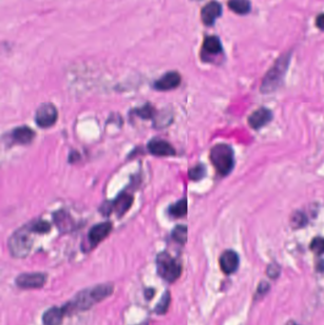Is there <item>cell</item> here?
Returning a JSON list of instances; mask_svg holds the SVG:
<instances>
[{
  "label": "cell",
  "mask_w": 324,
  "mask_h": 325,
  "mask_svg": "<svg viewBox=\"0 0 324 325\" xmlns=\"http://www.w3.org/2000/svg\"><path fill=\"white\" fill-rule=\"evenodd\" d=\"M113 292V285L109 284H99L92 288L79 292L73 300L64 306L67 313L72 311H85L92 307L95 303L105 300Z\"/></svg>",
  "instance_id": "6da1fadb"
},
{
  "label": "cell",
  "mask_w": 324,
  "mask_h": 325,
  "mask_svg": "<svg viewBox=\"0 0 324 325\" xmlns=\"http://www.w3.org/2000/svg\"><path fill=\"white\" fill-rule=\"evenodd\" d=\"M289 61L290 54H284L276 61L274 66L269 70L263 80L261 87L262 92L269 93L274 92L279 88L283 82V77L289 65Z\"/></svg>",
  "instance_id": "7a4b0ae2"
},
{
  "label": "cell",
  "mask_w": 324,
  "mask_h": 325,
  "mask_svg": "<svg viewBox=\"0 0 324 325\" xmlns=\"http://www.w3.org/2000/svg\"><path fill=\"white\" fill-rule=\"evenodd\" d=\"M34 233L30 225L17 230L10 238L8 242L9 250L15 258H24L33 246L31 234Z\"/></svg>",
  "instance_id": "3957f363"
},
{
  "label": "cell",
  "mask_w": 324,
  "mask_h": 325,
  "mask_svg": "<svg viewBox=\"0 0 324 325\" xmlns=\"http://www.w3.org/2000/svg\"><path fill=\"white\" fill-rule=\"evenodd\" d=\"M210 160L221 175H227L234 167L233 150L225 144L216 145L210 150Z\"/></svg>",
  "instance_id": "277c9868"
},
{
  "label": "cell",
  "mask_w": 324,
  "mask_h": 325,
  "mask_svg": "<svg viewBox=\"0 0 324 325\" xmlns=\"http://www.w3.org/2000/svg\"><path fill=\"white\" fill-rule=\"evenodd\" d=\"M156 266L159 276L168 283H173L182 274L181 263L167 252L158 254Z\"/></svg>",
  "instance_id": "5b68a950"
},
{
  "label": "cell",
  "mask_w": 324,
  "mask_h": 325,
  "mask_svg": "<svg viewBox=\"0 0 324 325\" xmlns=\"http://www.w3.org/2000/svg\"><path fill=\"white\" fill-rule=\"evenodd\" d=\"M57 117L58 112L56 108L50 103H44L36 110L35 122L42 128H47L55 124Z\"/></svg>",
  "instance_id": "8992f818"
},
{
  "label": "cell",
  "mask_w": 324,
  "mask_h": 325,
  "mask_svg": "<svg viewBox=\"0 0 324 325\" xmlns=\"http://www.w3.org/2000/svg\"><path fill=\"white\" fill-rule=\"evenodd\" d=\"M46 279L43 273H23L17 277L16 283L22 289H38L44 286Z\"/></svg>",
  "instance_id": "52a82bcc"
},
{
  "label": "cell",
  "mask_w": 324,
  "mask_h": 325,
  "mask_svg": "<svg viewBox=\"0 0 324 325\" xmlns=\"http://www.w3.org/2000/svg\"><path fill=\"white\" fill-rule=\"evenodd\" d=\"M112 227L113 226L110 222L97 224V225L92 226L88 234V240H89V243H90V247L93 248L97 244H99L103 240H105L111 232Z\"/></svg>",
  "instance_id": "ba28073f"
},
{
  "label": "cell",
  "mask_w": 324,
  "mask_h": 325,
  "mask_svg": "<svg viewBox=\"0 0 324 325\" xmlns=\"http://www.w3.org/2000/svg\"><path fill=\"white\" fill-rule=\"evenodd\" d=\"M133 202V197L132 195L126 194V193H123L113 203L108 204V206L106 204V208H102V210L104 209L107 214L110 213L112 210H114L118 216H123L125 212L129 209V208L132 207Z\"/></svg>",
  "instance_id": "9c48e42d"
},
{
  "label": "cell",
  "mask_w": 324,
  "mask_h": 325,
  "mask_svg": "<svg viewBox=\"0 0 324 325\" xmlns=\"http://www.w3.org/2000/svg\"><path fill=\"white\" fill-rule=\"evenodd\" d=\"M223 12L222 5L217 1H210L202 9L201 18L203 23L206 26H212L218 17H221Z\"/></svg>",
  "instance_id": "30bf717a"
},
{
  "label": "cell",
  "mask_w": 324,
  "mask_h": 325,
  "mask_svg": "<svg viewBox=\"0 0 324 325\" xmlns=\"http://www.w3.org/2000/svg\"><path fill=\"white\" fill-rule=\"evenodd\" d=\"M181 75L177 72H169L163 75L154 83V89L160 92L170 91L181 84Z\"/></svg>",
  "instance_id": "8fae6325"
},
{
  "label": "cell",
  "mask_w": 324,
  "mask_h": 325,
  "mask_svg": "<svg viewBox=\"0 0 324 325\" xmlns=\"http://www.w3.org/2000/svg\"><path fill=\"white\" fill-rule=\"evenodd\" d=\"M148 150L155 156L167 157L174 156L176 151L168 142L162 139H152L148 144Z\"/></svg>",
  "instance_id": "7c38bea8"
},
{
  "label": "cell",
  "mask_w": 324,
  "mask_h": 325,
  "mask_svg": "<svg viewBox=\"0 0 324 325\" xmlns=\"http://www.w3.org/2000/svg\"><path fill=\"white\" fill-rule=\"evenodd\" d=\"M220 267L223 272L229 275L234 273L239 267V256L236 252L226 250L220 258Z\"/></svg>",
  "instance_id": "4fadbf2b"
},
{
  "label": "cell",
  "mask_w": 324,
  "mask_h": 325,
  "mask_svg": "<svg viewBox=\"0 0 324 325\" xmlns=\"http://www.w3.org/2000/svg\"><path fill=\"white\" fill-rule=\"evenodd\" d=\"M272 112L267 108H258L248 117V124L252 128L258 129L272 120Z\"/></svg>",
  "instance_id": "5bb4252c"
},
{
  "label": "cell",
  "mask_w": 324,
  "mask_h": 325,
  "mask_svg": "<svg viewBox=\"0 0 324 325\" xmlns=\"http://www.w3.org/2000/svg\"><path fill=\"white\" fill-rule=\"evenodd\" d=\"M12 140L16 144H21V145H27L30 144L35 137V134L32 128H30L27 125L18 126L15 128L12 134H11Z\"/></svg>",
  "instance_id": "9a60e30c"
},
{
  "label": "cell",
  "mask_w": 324,
  "mask_h": 325,
  "mask_svg": "<svg viewBox=\"0 0 324 325\" xmlns=\"http://www.w3.org/2000/svg\"><path fill=\"white\" fill-rule=\"evenodd\" d=\"M66 314V311L64 307H51L48 309L43 317L42 320L44 325H61L63 322V317Z\"/></svg>",
  "instance_id": "2e32d148"
},
{
  "label": "cell",
  "mask_w": 324,
  "mask_h": 325,
  "mask_svg": "<svg viewBox=\"0 0 324 325\" xmlns=\"http://www.w3.org/2000/svg\"><path fill=\"white\" fill-rule=\"evenodd\" d=\"M203 50L208 54H218L223 50L222 43L216 36H208L203 43Z\"/></svg>",
  "instance_id": "e0dca14e"
},
{
  "label": "cell",
  "mask_w": 324,
  "mask_h": 325,
  "mask_svg": "<svg viewBox=\"0 0 324 325\" xmlns=\"http://www.w3.org/2000/svg\"><path fill=\"white\" fill-rule=\"evenodd\" d=\"M228 7L238 15H246L251 10L249 0H229Z\"/></svg>",
  "instance_id": "ac0fdd59"
},
{
  "label": "cell",
  "mask_w": 324,
  "mask_h": 325,
  "mask_svg": "<svg viewBox=\"0 0 324 325\" xmlns=\"http://www.w3.org/2000/svg\"><path fill=\"white\" fill-rule=\"evenodd\" d=\"M169 215L174 218H181L187 213V200L183 198L182 200L177 202L174 205H172L168 209Z\"/></svg>",
  "instance_id": "d6986e66"
},
{
  "label": "cell",
  "mask_w": 324,
  "mask_h": 325,
  "mask_svg": "<svg viewBox=\"0 0 324 325\" xmlns=\"http://www.w3.org/2000/svg\"><path fill=\"white\" fill-rule=\"evenodd\" d=\"M172 239L178 243L183 244L187 241V226L177 225L172 231Z\"/></svg>",
  "instance_id": "ffe728a7"
},
{
  "label": "cell",
  "mask_w": 324,
  "mask_h": 325,
  "mask_svg": "<svg viewBox=\"0 0 324 325\" xmlns=\"http://www.w3.org/2000/svg\"><path fill=\"white\" fill-rule=\"evenodd\" d=\"M170 300H171L170 293H169V291L165 292L164 295L162 296V299L160 300L158 304L156 305V307L154 309L155 313L158 314V315L166 314L167 310H168L169 305H170Z\"/></svg>",
  "instance_id": "44dd1931"
},
{
  "label": "cell",
  "mask_w": 324,
  "mask_h": 325,
  "mask_svg": "<svg viewBox=\"0 0 324 325\" xmlns=\"http://www.w3.org/2000/svg\"><path fill=\"white\" fill-rule=\"evenodd\" d=\"M135 113L143 119H152L155 115V108H153L150 104H147L142 108H136Z\"/></svg>",
  "instance_id": "7402d4cb"
},
{
  "label": "cell",
  "mask_w": 324,
  "mask_h": 325,
  "mask_svg": "<svg viewBox=\"0 0 324 325\" xmlns=\"http://www.w3.org/2000/svg\"><path fill=\"white\" fill-rule=\"evenodd\" d=\"M206 174H207V168L202 164L197 165L196 167H192L191 169H189V172H188L189 179H191L193 181H198V180L203 179Z\"/></svg>",
  "instance_id": "603a6c76"
},
{
  "label": "cell",
  "mask_w": 324,
  "mask_h": 325,
  "mask_svg": "<svg viewBox=\"0 0 324 325\" xmlns=\"http://www.w3.org/2000/svg\"><path fill=\"white\" fill-rule=\"evenodd\" d=\"M30 226H31V228H32V230L34 233H48V232H50V224L48 222H46V221H43V220H38L35 223L31 224Z\"/></svg>",
  "instance_id": "cb8c5ba5"
},
{
  "label": "cell",
  "mask_w": 324,
  "mask_h": 325,
  "mask_svg": "<svg viewBox=\"0 0 324 325\" xmlns=\"http://www.w3.org/2000/svg\"><path fill=\"white\" fill-rule=\"evenodd\" d=\"M310 248L317 255L324 254V238H315L311 242Z\"/></svg>",
  "instance_id": "d4e9b609"
},
{
  "label": "cell",
  "mask_w": 324,
  "mask_h": 325,
  "mask_svg": "<svg viewBox=\"0 0 324 325\" xmlns=\"http://www.w3.org/2000/svg\"><path fill=\"white\" fill-rule=\"evenodd\" d=\"M306 217L301 212H297L292 216V226L295 228L302 227L303 225H306Z\"/></svg>",
  "instance_id": "484cf974"
},
{
  "label": "cell",
  "mask_w": 324,
  "mask_h": 325,
  "mask_svg": "<svg viewBox=\"0 0 324 325\" xmlns=\"http://www.w3.org/2000/svg\"><path fill=\"white\" fill-rule=\"evenodd\" d=\"M267 274L270 278H277L279 274H280V267H278L277 265H271L268 267L267 269Z\"/></svg>",
  "instance_id": "4316f807"
},
{
  "label": "cell",
  "mask_w": 324,
  "mask_h": 325,
  "mask_svg": "<svg viewBox=\"0 0 324 325\" xmlns=\"http://www.w3.org/2000/svg\"><path fill=\"white\" fill-rule=\"evenodd\" d=\"M316 25L318 29H320L321 31H324V14L319 15L318 17H316Z\"/></svg>",
  "instance_id": "83f0119b"
},
{
  "label": "cell",
  "mask_w": 324,
  "mask_h": 325,
  "mask_svg": "<svg viewBox=\"0 0 324 325\" xmlns=\"http://www.w3.org/2000/svg\"><path fill=\"white\" fill-rule=\"evenodd\" d=\"M145 294H146V297H147V299H148V300H150L151 298H153V295H154V290H153V289H147V290H146V292H145Z\"/></svg>",
  "instance_id": "f1b7e54d"
},
{
  "label": "cell",
  "mask_w": 324,
  "mask_h": 325,
  "mask_svg": "<svg viewBox=\"0 0 324 325\" xmlns=\"http://www.w3.org/2000/svg\"><path fill=\"white\" fill-rule=\"evenodd\" d=\"M287 325H298L296 322H294V321H290V322H288L287 323Z\"/></svg>",
  "instance_id": "f546056e"
},
{
  "label": "cell",
  "mask_w": 324,
  "mask_h": 325,
  "mask_svg": "<svg viewBox=\"0 0 324 325\" xmlns=\"http://www.w3.org/2000/svg\"><path fill=\"white\" fill-rule=\"evenodd\" d=\"M142 325H148V323H144V324H142Z\"/></svg>",
  "instance_id": "4dcf8cb0"
}]
</instances>
